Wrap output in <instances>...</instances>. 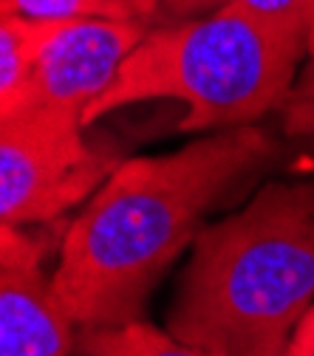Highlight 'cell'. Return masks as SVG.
<instances>
[{
  "mask_svg": "<svg viewBox=\"0 0 314 356\" xmlns=\"http://www.w3.org/2000/svg\"><path fill=\"white\" fill-rule=\"evenodd\" d=\"M278 153L258 124L221 130L156 159L122 161L68 227L54 289L79 328L136 323L201 218Z\"/></svg>",
  "mask_w": 314,
  "mask_h": 356,
  "instance_id": "6da1fadb",
  "label": "cell"
},
{
  "mask_svg": "<svg viewBox=\"0 0 314 356\" xmlns=\"http://www.w3.org/2000/svg\"><path fill=\"white\" fill-rule=\"evenodd\" d=\"M314 305V181H272L204 227L167 331L215 356H286Z\"/></svg>",
  "mask_w": 314,
  "mask_h": 356,
  "instance_id": "7a4b0ae2",
  "label": "cell"
},
{
  "mask_svg": "<svg viewBox=\"0 0 314 356\" xmlns=\"http://www.w3.org/2000/svg\"><path fill=\"white\" fill-rule=\"evenodd\" d=\"M306 42V29L244 6L156 23L108 91L85 111L82 124L91 127L116 108L148 99L185 102L182 133L255 124L269 111H281Z\"/></svg>",
  "mask_w": 314,
  "mask_h": 356,
  "instance_id": "3957f363",
  "label": "cell"
},
{
  "mask_svg": "<svg viewBox=\"0 0 314 356\" xmlns=\"http://www.w3.org/2000/svg\"><path fill=\"white\" fill-rule=\"evenodd\" d=\"M122 164L79 122L0 119V224H46L94 195Z\"/></svg>",
  "mask_w": 314,
  "mask_h": 356,
  "instance_id": "277c9868",
  "label": "cell"
},
{
  "mask_svg": "<svg viewBox=\"0 0 314 356\" xmlns=\"http://www.w3.org/2000/svg\"><path fill=\"white\" fill-rule=\"evenodd\" d=\"M150 29L116 20H60L40 51L31 79L0 111V119L37 116L82 124L85 111L111 88L122 63Z\"/></svg>",
  "mask_w": 314,
  "mask_h": 356,
  "instance_id": "5b68a950",
  "label": "cell"
},
{
  "mask_svg": "<svg viewBox=\"0 0 314 356\" xmlns=\"http://www.w3.org/2000/svg\"><path fill=\"white\" fill-rule=\"evenodd\" d=\"M40 254L37 238L0 224V356H68L77 348V323Z\"/></svg>",
  "mask_w": 314,
  "mask_h": 356,
  "instance_id": "8992f818",
  "label": "cell"
},
{
  "mask_svg": "<svg viewBox=\"0 0 314 356\" xmlns=\"http://www.w3.org/2000/svg\"><path fill=\"white\" fill-rule=\"evenodd\" d=\"M57 23L60 20L0 15V111L20 97Z\"/></svg>",
  "mask_w": 314,
  "mask_h": 356,
  "instance_id": "52a82bcc",
  "label": "cell"
},
{
  "mask_svg": "<svg viewBox=\"0 0 314 356\" xmlns=\"http://www.w3.org/2000/svg\"><path fill=\"white\" fill-rule=\"evenodd\" d=\"M77 350L82 356H215L142 320L105 328H82L77 337Z\"/></svg>",
  "mask_w": 314,
  "mask_h": 356,
  "instance_id": "ba28073f",
  "label": "cell"
},
{
  "mask_svg": "<svg viewBox=\"0 0 314 356\" xmlns=\"http://www.w3.org/2000/svg\"><path fill=\"white\" fill-rule=\"evenodd\" d=\"M0 15H26L37 20H116L159 23V0H0Z\"/></svg>",
  "mask_w": 314,
  "mask_h": 356,
  "instance_id": "9c48e42d",
  "label": "cell"
},
{
  "mask_svg": "<svg viewBox=\"0 0 314 356\" xmlns=\"http://www.w3.org/2000/svg\"><path fill=\"white\" fill-rule=\"evenodd\" d=\"M227 6H244L269 17L286 20L300 29H311L314 23V0H159V23H175L201 17Z\"/></svg>",
  "mask_w": 314,
  "mask_h": 356,
  "instance_id": "30bf717a",
  "label": "cell"
},
{
  "mask_svg": "<svg viewBox=\"0 0 314 356\" xmlns=\"http://www.w3.org/2000/svg\"><path fill=\"white\" fill-rule=\"evenodd\" d=\"M278 113L286 136H314V23L308 29L306 63L300 65Z\"/></svg>",
  "mask_w": 314,
  "mask_h": 356,
  "instance_id": "8fae6325",
  "label": "cell"
},
{
  "mask_svg": "<svg viewBox=\"0 0 314 356\" xmlns=\"http://www.w3.org/2000/svg\"><path fill=\"white\" fill-rule=\"evenodd\" d=\"M311 353H314V305L308 308V314L295 328L286 356H311Z\"/></svg>",
  "mask_w": 314,
  "mask_h": 356,
  "instance_id": "7c38bea8",
  "label": "cell"
},
{
  "mask_svg": "<svg viewBox=\"0 0 314 356\" xmlns=\"http://www.w3.org/2000/svg\"><path fill=\"white\" fill-rule=\"evenodd\" d=\"M311 356H314V353H311Z\"/></svg>",
  "mask_w": 314,
  "mask_h": 356,
  "instance_id": "4fadbf2b",
  "label": "cell"
},
{
  "mask_svg": "<svg viewBox=\"0 0 314 356\" xmlns=\"http://www.w3.org/2000/svg\"><path fill=\"white\" fill-rule=\"evenodd\" d=\"M79 356H82V353H79Z\"/></svg>",
  "mask_w": 314,
  "mask_h": 356,
  "instance_id": "5bb4252c",
  "label": "cell"
}]
</instances>
